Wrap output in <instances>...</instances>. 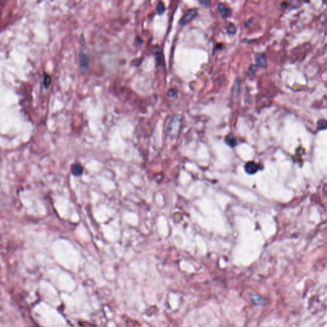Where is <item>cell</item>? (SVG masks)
<instances>
[{
    "mask_svg": "<svg viewBox=\"0 0 327 327\" xmlns=\"http://www.w3.org/2000/svg\"><path fill=\"white\" fill-rule=\"evenodd\" d=\"M240 86H241V79L239 77H238L236 78L235 82L233 84V88H232V95H233V98H238V97L239 95L240 90Z\"/></svg>",
    "mask_w": 327,
    "mask_h": 327,
    "instance_id": "obj_6",
    "label": "cell"
},
{
    "mask_svg": "<svg viewBox=\"0 0 327 327\" xmlns=\"http://www.w3.org/2000/svg\"><path fill=\"white\" fill-rule=\"evenodd\" d=\"M225 141H226V144L231 147H235L237 144L236 138L235 137V136L231 134H229L228 136H226V139H225Z\"/></svg>",
    "mask_w": 327,
    "mask_h": 327,
    "instance_id": "obj_10",
    "label": "cell"
},
{
    "mask_svg": "<svg viewBox=\"0 0 327 327\" xmlns=\"http://www.w3.org/2000/svg\"><path fill=\"white\" fill-rule=\"evenodd\" d=\"M236 29L235 25L232 23H229V26H228V33L231 34V35H233V34H235L236 33Z\"/></svg>",
    "mask_w": 327,
    "mask_h": 327,
    "instance_id": "obj_14",
    "label": "cell"
},
{
    "mask_svg": "<svg viewBox=\"0 0 327 327\" xmlns=\"http://www.w3.org/2000/svg\"><path fill=\"white\" fill-rule=\"evenodd\" d=\"M153 51L155 55H156V56L157 63L159 64H161L162 62V51H161V48L159 47L158 46H156L153 48Z\"/></svg>",
    "mask_w": 327,
    "mask_h": 327,
    "instance_id": "obj_9",
    "label": "cell"
},
{
    "mask_svg": "<svg viewBox=\"0 0 327 327\" xmlns=\"http://www.w3.org/2000/svg\"><path fill=\"white\" fill-rule=\"evenodd\" d=\"M318 128L319 130H323L326 129V121L324 119H319L318 122Z\"/></svg>",
    "mask_w": 327,
    "mask_h": 327,
    "instance_id": "obj_12",
    "label": "cell"
},
{
    "mask_svg": "<svg viewBox=\"0 0 327 327\" xmlns=\"http://www.w3.org/2000/svg\"><path fill=\"white\" fill-rule=\"evenodd\" d=\"M168 95L171 97H176L177 95V92L174 89H171L169 90V91L168 92Z\"/></svg>",
    "mask_w": 327,
    "mask_h": 327,
    "instance_id": "obj_16",
    "label": "cell"
},
{
    "mask_svg": "<svg viewBox=\"0 0 327 327\" xmlns=\"http://www.w3.org/2000/svg\"><path fill=\"white\" fill-rule=\"evenodd\" d=\"M156 11L159 15H162L164 12L165 6H164V4L163 3V2H159L157 3V7H156Z\"/></svg>",
    "mask_w": 327,
    "mask_h": 327,
    "instance_id": "obj_11",
    "label": "cell"
},
{
    "mask_svg": "<svg viewBox=\"0 0 327 327\" xmlns=\"http://www.w3.org/2000/svg\"><path fill=\"white\" fill-rule=\"evenodd\" d=\"M256 66L260 68H265L266 65V60L265 56L262 53H257L255 56Z\"/></svg>",
    "mask_w": 327,
    "mask_h": 327,
    "instance_id": "obj_7",
    "label": "cell"
},
{
    "mask_svg": "<svg viewBox=\"0 0 327 327\" xmlns=\"http://www.w3.org/2000/svg\"><path fill=\"white\" fill-rule=\"evenodd\" d=\"M50 82H51V79H50V76L48 75H45V79H44V85L46 88H48L50 84Z\"/></svg>",
    "mask_w": 327,
    "mask_h": 327,
    "instance_id": "obj_15",
    "label": "cell"
},
{
    "mask_svg": "<svg viewBox=\"0 0 327 327\" xmlns=\"http://www.w3.org/2000/svg\"><path fill=\"white\" fill-rule=\"evenodd\" d=\"M181 124V116L180 115H175L172 118L170 125H169V130L171 132L173 130H178Z\"/></svg>",
    "mask_w": 327,
    "mask_h": 327,
    "instance_id": "obj_4",
    "label": "cell"
},
{
    "mask_svg": "<svg viewBox=\"0 0 327 327\" xmlns=\"http://www.w3.org/2000/svg\"><path fill=\"white\" fill-rule=\"evenodd\" d=\"M218 9L221 17L223 18H229L231 15V10L224 3H219L218 5Z\"/></svg>",
    "mask_w": 327,
    "mask_h": 327,
    "instance_id": "obj_5",
    "label": "cell"
},
{
    "mask_svg": "<svg viewBox=\"0 0 327 327\" xmlns=\"http://www.w3.org/2000/svg\"><path fill=\"white\" fill-rule=\"evenodd\" d=\"M200 3L202 4H206V3H209V2L208 1H200Z\"/></svg>",
    "mask_w": 327,
    "mask_h": 327,
    "instance_id": "obj_17",
    "label": "cell"
},
{
    "mask_svg": "<svg viewBox=\"0 0 327 327\" xmlns=\"http://www.w3.org/2000/svg\"><path fill=\"white\" fill-rule=\"evenodd\" d=\"M197 13H198V11L196 9L189 10L180 20V24L185 25L187 23H188V22H190L197 15Z\"/></svg>",
    "mask_w": 327,
    "mask_h": 327,
    "instance_id": "obj_2",
    "label": "cell"
},
{
    "mask_svg": "<svg viewBox=\"0 0 327 327\" xmlns=\"http://www.w3.org/2000/svg\"><path fill=\"white\" fill-rule=\"evenodd\" d=\"M83 168L79 164H74L71 167L72 173L75 176H79L82 173Z\"/></svg>",
    "mask_w": 327,
    "mask_h": 327,
    "instance_id": "obj_8",
    "label": "cell"
},
{
    "mask_svg": "<svg viewBox=\"0 0 327 327\" xmlns=\"http://www.w3.org/2000/svg\"><path fill=\"white\" fill-rule=\"evenodd\" d=\"M256 69H257V66L255 65H252L250 66V67L249 68L248 71H247V74H248L250 77L254 76L255 75V73H256Z\"/></svg>",
    "mask_w": 327,
    "mask_h": 327,
    "instance_id": "obj_13",
    "label": "cell"
},
{
    "mask_svg": "<svg viewBox=\"0 0 327 327\" xmlns=\"http://www.w3.org/2000/svg\"><path fill=\"white\" fill-rule=\"evenodd\" d=\"M260 169V166L254 162H249L245 166V170L249 175H254Z\"/></svg>",
    "mask_w": 327,
    "mask_h": 327,
    "instance_id": "obj_3",
    "label": "cell"
},
{
    "mask_svg": "<svg viewBox=\"0 0 327 327\" xmlns=\"http://www.w3.org/2000/svg\"><path fill=\"white\" fill-rule=\"evenodd\" d=\"M79 60H80V68L82 72H85V71L88 69L90 63V58L88 55L84 52H81L79 54Z\"/></svg>",
    "mask_w": 327,
    "mask_h": 327,
    "instance_id": "obj_1",
    "label": "cell"
}]
</instances>
